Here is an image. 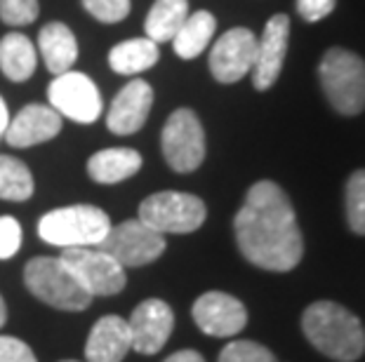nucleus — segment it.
<instances>
[{
    "label": "nucleus",
    "instance_id": "obj_1",
    "mask_svg": "<svg viewBox=\"0 0 365 362\" xmlns=\"http://www.w3.org/2000/svg\"><path fill=\"white\" fill-rule=\"evenodd\" d=\"M234 233L240 254L264 271L287 273L304 257L297 214L276 181L252 183L234 219Z\"/></svg>",
    "mask_w": 365,
    "mask_h": 362
},
{
    "label": "nucleus",
    "instance_id": "obj_2",
    "mask_svg": "<svg viewBox=\"0 0 365 362\" xmlns=\"http://www.w3.org/2000/svg\"><path fill=\"white\" fill-rule=\"evenodd\" d=\"M302 332L323 356L337 362H354L365 353L361 320L335 302H314L302 315Z\"/></svg>",
    "mask_w": 365,
    "mask_h": 362
},
{
    "label": "nucleus",
    "instance_id": "obj_3",
    "mask_svg": "<svg viewBox=\"0 0 365 362\" xmlns=\"http://www.w3.org/2000/svg\"><path fill=\"white\" fill-rule=\"evenodd\" d=\"M111 230V219L97 205H68L43 214L38 235L57 247H97Z\"/></svg>",
    "mask_w": 365,
    "mask_h": 362
},
{
    "label": "nucleus",
    "instance_id": "obj_4",
    "mask_svg": "<svg viewBox=\"0 0 365 362\" xmlns=\"http://www.w3.org/2000/svg\"><path fill=\"white\" fill-rule=\"evenodd\" d=\"M323 95L339 115L365 111V61L349 50L332 48L318 64Z\"/></svg>",
    "mask_w": 365,
    "mask_h": 362
},
{
    "label": "nucleus",
    "instance_id": "obj_5",
    "mask_svg": "<svg viewBox=\"0 0 365 362\" xmlns=\"http://www.w3.org/2000/svg\"><path fill=\"white\" fill-rule=\"evenodd\" d=\"M24 282L36 299L59 311H85L92 304V294L59 257L31 259L24 266Z\"/></svg>",
    "mask_w": 365,
    "mask_h": 362
},
{
    "label": "nucleus",
    "instance_id": "obj_6",
    "mask_svg": "<svg viewBox=\"0 0 365 362\" xmlns=\"http://www.w3.org/2000/svg\"><path fill=\"white\" fill-rule=\"evenodd\" d=\"M207 207L198 196L182 193V191H160L142 200L139 205V221L158 230V233H193L205 223Z\"/></svg>",
    "mask_w": 365,
    "mask_h": 362
},
{
    "label": "nucleus",
    "instance_id": "obj_7",
    "mask_svg": "<svg viewBox=\"0 0 365 362\" xmlns=\"http://www.w3.org/2000/svg\"><path fill=\"white\" fill-rule=\"evenodd\" d=\"M165 163L180 174L196 172L205 160V129L191 109H177L160 134Z\"/></svg>",
    "mask_w": 365,
    "mask_h": 362
},
{
    "label": "nucleus",
    "instance_id": "obj_8",
    "mask_svg": "<svg viewBox=\"0 0 365 362\" xmlns=\"http://www.w3.org/2000/svg\"><path fill=\"white\" fill-rule=\"evenodd\" d=\"M48 102L61 118H68L81 125L99 120L104 113V99L97 82L83 71H66L54 75L48 85Z\"/></svg>",
    "mask_w": 365,
    "mask_h": 362
},
{
    "label": "nucleus",
    "instance_id": "obj_9",
    "mask_svg": "<svg viewBox=\"0 0 365 362\" xmlns=\"http://www.w3.org/2000/svg\"><path fill=\"white\" fill-rule=\"evenodd\" d=\"M97 247L118 261L123 268H139L153 264L165 252V235L139 219H125L111 226Z\"/></svg>",
    "mask_w": 365,
    "mask_h": 362
},
{
    "label": "nucleus",
    "instance_id": "obj_10",
    "mask_svg": "<svg viewBox=\"0 0 365 362\" xmlns=\"http://www.w3.org/2000/svg\"><path fill=\"white\" fill-rule=\"evenodd\" d=\"M59 259L92 297H111L125 287V268L99 247H66Z\"/></svg>",
    "mask_w": 365,
    "mask_h": 362
},
{
    "label": "nucleus",
    "instance_id": "obj_11",
    "mask_svg": "<svg viewBox=\"0 0 365 362\" xmlns=\"http://www.w3.org/2000/svg\"><path fill=\"white\" fill-rule=\"evenodd\" d=\"M255 55H257V36L250 28L236 26L215 41L207 57L210 73L222 85L238 82L250 75Z\"/></svg>",
    "mask_w": 365,
    "mask_h": 362
},
{
    "label": "nucleus",
    "instance_id": "obj_12",
    "mask_svg": "<svg viewBox=\"0 0 365 362\" xmlns=\"http://www.w3.org/2000/svg\"><path fill=\"white\" fill-rule=\"evenodd\" d=\"M287 43H290V19L287 14H274L264 26L262 38H257V55L250 71L255 90L267 92L276 85L285 64Z\"/></svg>",
    "mask_w": 365,
    "mask_h": 362
},
{
    "label": "nucleus",
    "instance_id": "obj_13",
    "mask_svg": "<svg viewBox=\"0 0 365 362\" xmlns=\"http://www.w3.org/2000/svg\"><path fill=\"white\" fill-rule=\"evenodd\" d=\"M191 315L200 332L220 339L236 336L247 325L245 306L227 292H205L196 299Z\"/></svg>",
    "mask_w": 365,
    "mask_h": 362
},
{
    "label": "nucleus",
    "instance_id": "obj_14",
    "mask_svg": "<svg viewBox=\"0 0 365 362\" xmlns=\"http://www.w3.org/2000/svg\"><path fill=\"white\" fill-rule=\"evenodd\" d=\"M128 325L132 348L142 356H156L173 334L175 313L160 299H146L132 311Z\"/></svg>",
    "mask_w": 365,
    "mask_h": 362
},
{
    "label": "nucleus",
    "instance_id": "obj_15",
    "mask_svg": "<svg viewBox=\"0 0 365 362\" xmlns=\"http://www.w3.org/2000/svg\"><path fill=\"white\" fill-rule=\"evenodd\" d=\"M153 106V87L142 78H132L125 87H120L106 111V127L113 134L128 137L137 134L144 127Z\"/></svg>",
    "mask_w": 365,
    "mask_h": 362
},
{
    "label": "nucleus",
    "instance_id": "obj_16",
    "mask_svg": "<svg viewBox=\"0 0 365 362\" xmlns=\"http://www.w3.org/2000/svg\"><path fill=\"white\" fill-rule=\"evenodd\" d=\"M61 132V115L48 104H29L10 118L3 139L12 149H29L54 139Z\"/></svg>",
    "mask_w": 365,
    "mask_h": 362
},
{
    "label": "nucleus",
    "instance_id": "obj_17",
    "mask_svg": "<svg viewBox=\"0 0 365 362\" xmlns=\"http://www.w3.org/2000/svg\"><path fill=\"white\" fill-rule=\"evenodd\" d=\"M132 348L130 325L120 315H104L95 322L85 344L88 362H120Z\"/></svg>",
    "mask_w": 365,
    "mask_h": 362
},
{
    "label": "nucleus",
    "instance_id": "obj_18",
    "mask_svg": "<svg viewBox=\"0 0 365 362\" xmlns=\"http://www.w3.org/2000/svg\"><path fill=\"white\" fill-rule=\"evenodd\" d=\"M38 52L52 75L71 71L78 61V38L64 21H50L38 33Z\"/></svg>",
    "mask_w": 365,
    "mask_h": 362
},
{
    "label": "nucleus",
    "instance_id": "obj_19",
    "mask_svg": "<svg viewBox=\"0 0 365 362\" xmlns=\"http://www.w3.org/2000/svg\"><path fill=\"white\" fill-rule=\"evenodd\" d=\"M142 169V156L135 149H104L88 160V174L92 181L113 186L135 176Z\"/></svg>",
    "mask_w": 365,
    "mask_h": 362
},
{
    "label": "nucleus",
    "instance_id": "obj_20",
    "mask_svg": "<svg viewBox=\"0 0 365 362\" xmlns=\"http://www.w3.org/2000/svg\"><path fill=\"white\" fill-rule=\"evenodd\" d=\"M38 55L31 38L12 31L0 41V71L10 82H26L36 73Z\"/></svg>",
    "mask_w": 365,
    "mask_h": 362
},
{
    "label": "nucleus",
    "instance_id": "obj_21",
    "mask_svg": "<svg viewBox=\"0 0 365 362\" xmlns=\"http://www.w3.org/2000/svg\"><path fill=\"white\" fill-rule=\"evenodd\" d=\"M160 59L158 45L151 38H130L108 50V66L118 75H139L156 66Z\"/></svg>",
    "mask_w": 365,
    "mask_h": 362
},
{
    "label": "nucleus",
    "instance_id": "obj_22",
    "mask_svg": "<svg viewBox=\"0 0 365 362\" xmlns=\"http://www.w3.org/2000/svg\"><path fill=\"white\" fill-rule=\"evenodd\" d=\"M215 31H217V19L212 12L207 10L191 12L182 24V28L177 31V36L173 38L175 55L184 61L200 57L207 50V45L212 43Z\"/></svg>",
    "mask_w": 365,
    "mask_h": 362
},
{
    "label": "nucleus",
    "instance_id": "obj_23",
    "mask_svg": "<svg viewBox=\"0 0 365 362\" xmlns=\"http://www.w3.org/2000/svg\"><path fill=\"white\" fill-rule=\"evenodd\" d=\"M189 0H156L151 10L146 12L144 19V33L153 43H173L177 31L189 17Z\"/></svg>",
    "mask_w": 365,
    "mask_h": 362
},
{
    "label": "nucleus",
    "instance_id": "obj_24",
    "mask_svg": "<svg viewBox=\"0 0 365 362\" xmlns=\"http://www.w3.org/2000/svg\"><path fill=\"white\" fill-rule=\"evenodd\" d=\"M34 196V176L19 158L0 156V200L24 203Z\"/></svg>",
    "mask_w": 365,
    "mask_h": 362
},
{
    "label": "nucleus",
    "instance_id": "obj_25",
    "mask_svg": "<svg viewBox=\"0 0 365 362\" xmlns=\"http://www.w3.org/2000/svg\"><path fill=\"white\" fill-rule=\"evenodd\" d=\"M346 221L356 235H365V169H356L346 181Z\"/></svg>",
    "mask_w": 365,
    "mask_h": 362
},
{
    "label": "nucleus",
    "instance_id": "obj_26",
    "mask_svg": "<svg viewBox=\"0 0 365 362\" xmlns=\"http://www.w3.org/2000/svg\"><path fill=\"white\" fill-rule=\"evenodd\" d=\"M220 362H278V360L267 346L243 339V341H231L224 346L220 353Z\"/></svg>",
    "mask_w": 365,
    "mask_h": 362
},
{
    "label": "nucleus",
    "instance_id": "obj_27",
    "mask_svg": "<svg viewBox=\"0 0 365 362\" xmlns=\"http://www.w3.org/2000/svg\"><path fill=\"white\" fill-rule=\"evenodd\" d=\"M85 12L102 24H120L132 10L130 0H81Z\"/></svg>",
    "mask_w": 365,
    "mask_h": 362
},
{
    "label": "nucleus",
    "instance_id": "obj_28",
    "mask_svg": "<svg viewBox=\"0 0 365 362\" xmlns=\"http://www.w3.org/2000/svg\"><path fill=\"white\" fill-rule=\"evenodd\" d=\"M41 14L38 0H0V19L7 26H29Z\"/></svg>",
    "mask_w": 365,
    "mask_h": 362
},
{
    "label": "nucleus",
    "instance_id": "obj_29",
    "mask_svg": "<svg viewBox=\"0 0 365 362\" xmlns=\"http://www.w3.org/2000/svg\"><path fill=\"white\" fill-rule=\"evenodd\" d=\"M21 247V223L14 217H0V259H12Z\"/></svg>",
    "mask_w": 365,
    "mask_h": 362
},
{
    "label": "nucleus",
    "instance_id": "obj_30",
    "mask_svg": "<svg viewBox=\"0 0 365 362\" xmlns=\"http://www.w3.org/2000/svg\"><path fill=\"white\" fill-rule=\"evenodd\" d=\"M0 362H38L34 351L14 336H0Z\"/></svg>",
    "mask_w": 365,
    "mask_h": 362
},
{
    "label": "nucleus",
    "instance_id": "obj_31",
    "mask_svg": "<svg viewBox=\"0 0 365 362\" xmlns=\"http://www.w3.org/2000/svg\"><path fill=\"white\" fill-rule=\"evenodd\" d=\"M337 0H297V14L304 21H321L335 10Z\"/></svg>",
    "mask_w": 365,
    "mask_h": 362
},
{
    "label": "nucleus",
    "instance_id": "obj_32",
    "mask_svg": "<svg viewBox=\"0 0 365 362\" xmlns=\"http://www.w3.org/2000/svg\"><path fill=\"white\" fill-rule=\"evenodd\" d=\"M165 362H205L203 356H200L198 351H191V348H186V351H177L173 353Z\"/></svg>",
    "mask_w": 365,
    "mask_h": 362
},
{
    "label": "nucleus",
    "instance_id": "obj_33",
    "mask_svg": "<svg viewBox=\"0 0 365 362\" xmlns=\"http://www.w3.org/2000/svg\"><path fill=\"white\" fill-rule=\"evenodd\" d=\"M7 125H10V111H7L5 99L0 97V139H3V137H5V132H7Z\"/></svg>",
    "mask_w": 365,
    "mask_h": 362
},
{
    "label": "nucleus",
    "instance_id": "obj_34",
    "mask_svg": "<svg viewBox=\"0 0 365 362\" xmlns=\"http://www.w3.org/2000/svg\"><path fill=\"white\" fill-rule=\"evenodd\" d=\"M5 320H7V308H5V302H3V297H0V327L5 325Z\"/></svg>",
    "mask_w": 365,
    "mask_h": 362
},
{
    "label": "nucleus",
    "instance_id": "obj_35",
    "mask_svg": "<svg viewBox=\"0 0 365 362\" xmlns=\"http://www.w3.org/2000/svg\"><path fill=\"white\" fill-rule=\"evenodd\" d=\"M61 362H78V360H61Z\"/></svg>",
    "mask_w": 365,
    "mask_h": 362
}]
</instances>
